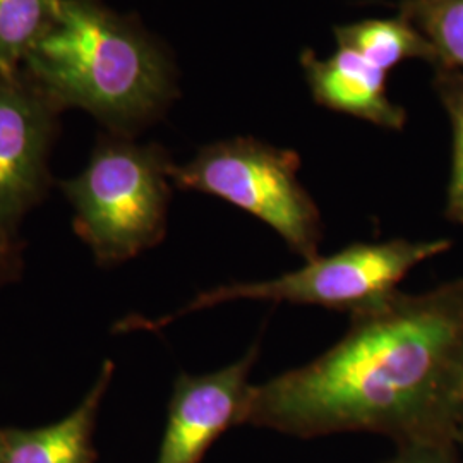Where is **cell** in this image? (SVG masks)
<instances>
[{
  "instance_id": "9",
  "label": "cell",
  "mask_w": 463,
  "mask_h": 463,
  "mask_svg": "<svg viewBox=\"0 0 463 463\" xmlns=\"http://www.w3.org/2000/svg\"><path fill=\"white\" fill-rule=\"evenodd\" d=\"M112 376L114 364L105 361L83 402L55 424L38 430H0L5 463H95L93 432Z\"/></svg>"
},
{
  "instance_id": "3",
  "label": "cell",
  "mask_w": 463,
  "mask_h": 463,
  "mask_svg": "<svg viewBox=\"0 0 463 463\" xmlns=\"http://www.w3.org/2000/svg\"><path fill=\"white\" fill-rule=\"evenodd\" d=\"M170 166L162 146L112 134L78 177L61 184L74 208V231L99 265L124 263L164 241Z\"/></svg>"
},
{
  "instance_id": "10",
  "label": "cell",
  "mask_w": 463,
  "mask_h": 463,
  "mask_svg": "<svg viewBox=\"0 0 463 463\" xmlns=\"http://www.w3.org/2000/svg\"><path fill=\"white\" fill-rule=\"evenodd\" d=\"M336 43L361 53L388 72L407 59H436L430 40L407 17L367 19L335 30Z\"/></svg>"
},
{
  "instance_id": "4",
  "label": "cell",
  "mask_w": 463,
  "mask_h": 463,
  "mask_svg": "<svg viewBox=\"0 0 463 463\" xmlns=\"http://www.w3.org/2000/svg\"><path fill=\"white\" fill-rule=\"evenodd\" d=\"M451 248L445 239L386 242H357L331 256H317L296 271L273 280L231 283L198 298L168 317H128L120 330L156 331L168 323L199 309L215 307L233 300L288 302L298 306H319L350 316L364 313L398 292V285L415 266L432 260Z\"/></svg>"
},
{
  "instance_id": "15",
  "label": "cell",
  "mask_w": 463,
  "mask_h": 463,
  "mask_svg": "<svg viewBox=\"0 0 463 463\" xmlns=\"http://www.w3.org/2000/svg\"><path fill=\"white\" fill-rule=\"evenodd\" d=\"M21 252L23 249L16 239L0 237V287L14 280L19 275L23 268Z\"/></svg>"
},
{
  "instance_id": "12",
  "label": "cell",
  "mask_w": 463,
  "mask_h": 463,
  "mask_svg": "<svg viewBox=\"0 0 463 463\" xmlns=\"http://www.w3.org/2000/svg\"><path fill=\"white\" fill-rule=\"evenodd\" d=\"M430 40L436 59L463 69V0H419L407 11Z\"/></svg>"
},
{
  "instance_id": "13",
  "label": "cell",
  "mask_w": 463,
  "mask_h": 463,
  "mask_svg": "<svg viewBox=\"0 0 463 463\" xmlns=\"http://www.w3.org/2000/svg\"><path fill=\"white\" fill-rule=\"evenodd\" d=\"M443 99L453 124V165L448 187L447 216L463 225V76L443 80Z\"/></svg>"
},
{
  "instance_id": "8",
  "label": "cell",
  "mask_w": 463,
  "mask_h": 463,
  "mask_svg": "<svg viewBox=\"0 0 463 463\" xmlns=\"http://www.w3.org/2000/svg\"><path fill=\"white\" fill-rule=\"evenodd\" d=\"M302 66L317 103L386 129L403 128V109L392 103L386 93L388 72L373 66L355 50L338 45L328 59L306 52Z\"/></svg>"
},
{
  "instance_id": "11",
  "label": "cell",
  "mask_w": 463,
  "mask_h": 463,
  "mask_svg": "<svg viewBox=\"0 0 463 463\" xmlns=\"http://www.w3.org/2000/svg\"><path fill=\"white\" fill-rule=\"evenodd\" d=\"M55 0H0V78L21 72L28 52L47 30Z\"/></svg>"
},
{
  "instance_id": "16",
  "label": "cell",
  "mask_w": 463,
  "mask_h": 463,
  "mask_svg": "<svg viewBox=\"0 0 463 463\" xmlns=\"http://www.w3.org/2000/svg\"><path fill=\"white\" fill-rule=\"evenodd\" d=\"M0 463H5V457H4V445H2V438H0Z\"/></svg>"
},
{
  "instance_id": "1",
  "label": "cell",
  "mask_w": 463,
  "mask_h": 463,
  "mask_svg": "<svg viewBox=\"0 0 463 463\" xmlns=\"http://www.w3.org/2000/svg\"><path fill=\"white\" fill-rule=\"evenodd\" d=\"M313 363L252 386L246 424L298 438L367 430L400 447L463 439V280L350 316Z\"/></svg>"
},
{
  "instance_id": "5",
  "label": "cell",
  "mask_w": 463,
  "mask_h": 463,
  "mask_svg": "<svg viewBox=\"0 0 463 463\" xmlns=\"http://www.w3.org/2000/svg\"><path fill=\"white\" fill-rule=\"evenodd\" d=\"M300 158L292 149L254 137H232L199 149L170 166V181L184 191L223 199L260 218L300 258L319 256L323 222L319 208L298 181Z\"/></svg>"
},
{
  "instance_id": "6",
  "label": "cell",
  "mask_w": 463,
  "mask_h": 463,
  "mask_svg": "<svg viewBox=\"0 0 463 463\" xmlns=\"http://www.w3.org/2000/svg\"><path fill=\"white\" fill-rule=\"evenodd\" d=\"M62 109L23 72L0 78V237L17 225L49 185V155Z\"/></svg>"
},
{
  "instance_id": "7",
  "label": "cell",
  "mask_w": 463,
  "mask_h": 463,
  "mask_svg": "<svg viewBox=\"0 0 463 463\" xmlns=\"http://www.w3.org/2000/svg\"><path fill=\"white\" fill-rule=\"evenodd\" d=\"M260 345L220 371L181 374L168 403L165 432L155 463H201L225 430L246 424L250 371Z\"/></svg>"
},
{
  "instance_id": "17",
  "label": "cell",
  "mask_w": 463,
  "mask_h": 463,
  "mask_svg": "<svg viewBox=\"0 0 463 463\" xmlns=\"http://www.w3.org/2000/svg\"><path fill=\"white\" fill-rule=\"evenodd\" d=\"M462 441H463V439H462Z\"/></svg>"
},
{
  "instance_id": "2",
  "label": "cell",
  "mask_w": 463,
  "mask_h": 463,
  "mask_svg": "<svg viewBox=\"0 0 463 463\" xmlns=\"http://www.w3.org/2000/svg\"><path fill=\"white\" fill-rule=\"evenodd\" d=\"M21 72L62 110L83 109L124 137L162 116L177 95L164 50L101 0H55Z\"/></svg>"
},
{
  "instance_id": "14",
  "label": "cell",
  "mask_w": 463,
  "mask_h": 463,
  "mask_svg": "<svg viewBox=\"0 0 463 463\" xmlns=\"http://www.w3.org/2000/svg\"><path fill=\"white\" fill-rule=\"evenodd\" d=\"M388 463H455V458L445 445H405Z\"/></svg>"
}]
</instances>
